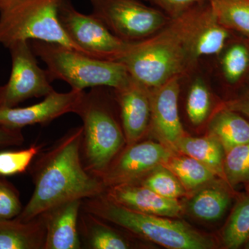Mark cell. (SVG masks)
<instances>
[{
    "label": "cell",
    "mask_w": 249,
    "mask_h": 249,
    "mask_svg": "<svg viewBox=\"0 0 249 249\" xmlns=\"http://www.w3.org/2000/svg\"><path fill=\"white\" fill-rule=\"evenodd\" d=\"M83 126L70 129L40 152L30 168L34 193L18 220L28 222L67 201L102 195L106 188L87 171L81 158Z\"/></svg>",
    "instance_id": "obj_1"
},
{
    "label": "cell",
    "mask_w": 249,
    "mask_h": 249,
    "mask_svg": "<svg viewBox=\"0 0 249 249\" xmlns=\"http://www.w3.org/2000/svg\"><path fill=\"white\" fill-rule=\"evenodd\" d=\"M202 4L170 18L155 35L129 42L117 62L124 65L132 78L150 89L174 77H182L196 63L192 42Z\"/></svg>",
    "instance_id": "obj_2"
},
{
    "label": "cell",
    "mask_w": 249,
    "mask_h": 249,
    "mask_svg": "<svg viewBox=\"0 0 249 249\" xmlns=\"http://www.w3.org/2000/svg\"><path fill=\"white\" fill-rule=\"evenodd\" d=\"M82 209L124 230L171 249H211L214 241L186 223L142 213L124 207L104 194L83 199Z\"/></svg>",
    "instance_id": "obj_3"
},
{
    "label": "cell",
    "mask_w": 249,
    "mask_h": 249,
    "mask_svg": "<svg viewBox=\"0 0 249 249\" xmlns=\"http://www.w3.org/2000/svg\"><path fill=\"white\" fill-rule=\"evenodd\" d=\"M36 57L45 62L51 81L62 80L71 89L106 87L113 89L124 86L130 75L121 62L92 58L59 44L30 41Z\"/></svg>",
    "instance_id": "obj_4"
},
{
    "label": "cell",
    "mask_w": 249,
    "mask_h": 249,
    "mask_svg": "<svg viewBox=\"0 0 249 249\" xmlns=\"http://www.w3.org/2000/svg\"><path fill=\"white\" fill-rule=\"evenodd\" d=\"M106 88H93L89 92L85 91L75 113L83 122V165L98 179L126 145L122 124L106 103Z\"/></svg>",
    "instance_id": "obj_5"
},
{
    "label": "cell",
    "mask_w": 249,
    "mask_h": 249,
    "mask_svg": "<svg viewBox=\"0 0 249 249\" xmlns=\"http://www.w3.org/2000/svg\"><path fill=\"white\" fill-rule=\"evenodd\" d=\"M62 0H11L0 10V44L40 40L84 53L68 37L58 19ZM85 54V53H84Z\"/></svg>",
    "instance_id": "obj_6"
},
{
    "label": "cell",
    "mask_w": 249,
    "mask_h": 249,
    "mask_svg": "<svg viewBox=\"0 0 249 249\" xmlns=\"http://www.w3.org/2000/svg\"><path fill=\"white\" fill-rule=\"evenodd\" d=\"M92 14L116 36L137 42L155 35L170 18L141 0H89Z\"/></svg>",
    "instance_id": "obj_7"
},
{
    "label": "cell",
    "mask_w": 249,
    "mask_h": 249,
    "mask_svg": "<svg viewBox=\"0 0 249 249\" xmlns=\"http://www.w3.org/2000/svg\"><path fill=\"white\" fill-rule=\"evenodd\" d=\"M58 19L73 43L92 58L118 61L128 47L129 42L114 35L92 14L85 15L77 11L71 0H62Z\"/></svg>",
    "instance_id": "obj_8"
},
{
    "label": "cell",
    "mask_w": 249,
    "mask_h": 249,
    "mask_svg": "<svg viewBox=\"0 0 249 249\" xmlns=\"http://www.w3.org/2000/svg\"><path fill=\"white\" fill-rule=\"evenodd\" d=\"M12 68L7 83L0 86V108L18 107L34 98L54 91L47 70L39 66L29 41H18L8 47Z\"/></svg>",
    "instance_id": "obj_9"
},
{
    "label": "cell",
    "mask_w": 249,
    "mask_h": 249,
    "mask_svg": "<svg viewBox=\"0 0 249 249\" xmlns=\"http://www.w3.org/2000/svg\"><path fill=\"white\" fill-rule=\"evenodd\" d=\"M174 151L162 142H139L125 145L99 178L105 188L138 182L152 170L164 165Z\"/></svg>",
    "instance_id": "obj_10"
},
{
    "label": "cell",
    "mask_w": 249,
    "mask_h": 249,
    "mask_svg": "<svg viewBox=\"0 0 249 249\" xmlns=\"http://www.w3.org/2000/svg\"><path fill=\"white\" fill-rule=\"evenodd\" d=\"M85 91L71 89L66 93L54 90L43 101L25 107L0 108V124L21 129L34 124H47L60 116L76 113Z\"/></svg>",
    "instance_id": "obj_11"
},
{
    "label": "cell",
    "mask_w": 249,
    "mask_h": 249,
    "mask_svg": "<svg viewBox=\"0 0 249 249\" xmlns=\"http://www.w3.org/2000/svg\"><path fill=\"white\" fill-rule=\"evenodd\" d=\"M181 78L174 77L160 86L150 89V127L162 143L172 150L177 142L186 135L178 114Z\"/></svg>",
    "instance_id": "obj_12"
},
{
    "label": "cell",
    "mask_w": 249,
    "mask_h": 249,
    "mask_svg": "<svg viewBox=\"0 0 249 249\" xmlns=\"http://www.w3.org/2000/svg\"><path fill=\"white\" fill-rule=\"evenodd\" d=\"M114 90L119 105L126 145L140 142L150 127L151 117L150 88L131 76L124 86Z\"/></svg>",
    "instance_id": "obj_13"
},
{
    "label": "cell",
    "mask_w": 249,
    "mask_h": 249,
    "mask_svg": "<svg viewBox=\"0 0 249 249\" xmlns=\"http://www.w3.org/2000/svg\"><path fill=\"white\" fill-rule=\"evenodd\" d=\"M117 204L142 213L170 218L179 217L182 205L168 199L139 183H124L106 188L103 193Z\"/></svg>",
    "instance_id": "obj_14"
},
{
    "label": "cell",
    "mask_w": 249,
    "mask_h": 249,
    "mask_svg": "<svg viewBox=\"0 0 249 249\" xmlns=\"http://www.w3.org/2000/svg\"><path fill=\"white\" fill-rule=\"evenodd\" d=\"M83 200L59 204L41 214L46 228L44 249H80L78 218Z\"/></svg>",
    "instance_id": "obj_15"
},
{
    "label": "cell",
    "mask_w": 249,
    "mask_h": 249,
    "mask_svg": "<svg viewBox=\"0 0 249 249\" xmlns=\"http://www.w3.org/2000/svg\"><path fill=\"white\" fill-rule=\"evenodd\" d=\"M229 37V30L217 20L209 0L205 1L192 42L193 58L197 62L201 57L221 53Z\"/></svg>",
    "instance_id": "obj_16"
},
{
    "label": "cell",
    "mask_w": 249,
    "mask_h": 249,
    "mask_svg": "<svg viewBox=\"0 0 249 249\" xmlns=\"http://www.w3.org/2000/svg\"><path fill=\"white\" fill-rule=\"evenodd\" d=\"M45 239L41 214L28 222L0 219V249H44Z\"/></svg>",
    "instance_id": "obj_17"
},
{
    "label": "cell",
    "mask_w": 249,
    "mask_h": 249,
    "mask_svg": "<svg viewBox=\"0 0 249 249\" xmlns=\"http://www.w3.org/2000/svg\"><path fill=\"white\" fill-rule=\"evenodd\" d=\"M78 231L82 247L90 249H128L130 241L105 223L104 219L81 208Z\"/></svg>",
    "instance_id": "obj_18"
},
{
    "label": "cell",
    "mask_w": 249,
    "mask_h": 249,
    "mask_svg": "<svg viewBox=\"0 0 249 249\" xmlns=\"http://www.w3.org/2000/svg\"><path fill=\"white\" fill-rule=\"evenodd\" d=\"M231 200L227 187L213 181L199 188L189 201L188 209L198 219L214 222L224 215Z\"/></svg>",
    "instance_id": "obj_19"
},
{
    "label": "cell",
    "mask_w": 249,
    "mask_h": 249,
    "mask_svg": "<svg viewBox=\"0 0 249 249\" xmlns=\"http://www.w3.org/2000/svg\"><path fill=\"white\" fill-rule=\"evenodd\" d=\"M209 133L222 144L226 154L232 147L249 142V123L223 106L210 121Z\"/></svg>",
    "instance_id": "obj_20"
},
{
    "label": "cell",
    "mask_w": 249,
    "mask_h": 249,
    "mask_svg": "<svg viewBox=\"0 0 249 249\" xmlns=\"http://www.w3.org/2000/svg\"><path fill=\"white\" fill-rule=\"evenodd\" d=\"M173 150L199 160L224 181L225 151L222 144L213 136L192 137L185 135L177 142Z\"/></svg>",
    "instance_id": "obj_21"
},
{
    "label": "cell",
    "mask_w": 249,
    "mask_h": 249,
    "mask_svg": "<svg viewBox=\"0 0 249 249\" xmlns=\"http://www.w3.org/2000/svg\"><path fill=\"white\" fill-rule=\"evenodd\" d=\"M164 165L178 177L187 191L199 189L214 181L217 176L199 160L185 155L174 154Z\"/></svg>",
    "instance_id": "obj_22"
},
{
    "label": "cell",
    "mask_w": 249,
    "mask_h": 249,
    "mask_svg": "<svg viewBox=\"0 0 249 249\" xmlns=\"http://www.w3.org/2000/svg\"><path fill=\"white\" fill-rule=\"evenodd\" d=\"M217 20L228 30L240 32L249 41V0H209Z\"/></svg>",
    "instance_id": "obj_23"
},
{
    "label": "cell",
    "mask_w": 249,
    "mask_h": 249,
    "mask_svg": "<svg viewBox=\"0 0 249 249\" xmlns=\"http://www.w3.org/2000/svg\"><path fill=\"white\" fill-rule=\"evenodd\" d=\"M227 249H237L249 240V196L241 199L234 208L222 235Z\"/></svg>",
    "instance_id": "obj_24"
},
{
    "label": "cell",
    "mask_w": 249,
    "mask_h": 249,
    "mask_svg": "<svg viewBox=\"0 0 249 249\" xmlns=\"http://www.w3.org/2000/svg\"><path fill=\"white\" fill-rule=\"evenodd\" d=\"M142 179L141 185L168 199H178L187 193L178 177L165 165L155 168Z\"/></svg>",
    "instance_id": "obj_25"
},
{
    "label": "cell",
    "mask_w": 249,
    "mask_h": 249,
    "mask_svg": "<svg viewBox=\"0 0 249 249\" xmlns=\"http://www.w3.org/2000/svg\"><path fill=\"white\" fill-rule=\"evenodd\" d=\"M224 181L231 188L249 182V142L232 147L225 154Z\"/></svg>",
    "instance_id": "obj_26"
},
{
    "label": "cell",
    "mask_w": 249,
    "mask_h": 249,
    "mask_svg": "<svg viewBox=\"0 0 249 249\" xmlns=\"http://www.w3.org/2000/svg\"><path fill=\"white\" fill-rule=\"evenodd\" d=\"M211 107V93L200 78L193 82L187 96L186 111L193 125H200L207 119Z\"/></svg>",
    "instance_id": "obj_27"
},
{
    "label": "cell",
    "mask_w": 249,
    "mask_h": 249,
    "mask_svg": "<svg viewBox=\"0 0 249 249\" xmlns=\"http://www.w3.org/2000/svg\"><path fill=\"white\" fill-rule=\"evenodd\" d=\"M42 150V145L33 144L28 148L0 151V176L10 177L25 173Z\"/></svg>",
    "instance_id": "obj_28"
},
{
    "label": "cell",
    "mask_w": 249,
    "mask_h": 249,
    "mask_svg": "<svg viewBox=\"0 0 249 249\" xmlns=\"http://www.w3.org/2000/svg\"><path fill=\"white\" fill-rule=\"evenodd\" d=\"M223 73L229 83H237L249 68V49L242 44L232 45L222 60Z\"/></svg>",
    "instance_id": "obj_29"
},
{
    "label": "cell",
    "mask_w": 249,
    "mask_h": 249,
    "mask_svg": "<svg viewBox=\"0 0 249 249\" xmlns=\"http://www.w3.org/2000/svg\"><path fill=\"white\" fill-rule=\"evenodd\" d=\"M23 208L17 188L5 177L0 176V219L17 217Z\"/></svg>",
    "instance_id": "obj_30"
},
{
    "label": "cell",
    "mask_w": 249,
    "mask_h": 249,
    "mask_svg": "<svg viewBox=\"0 0 249 249\" xmlns=\"http://www.w3.org/2000/svg\"><path fill=\"white\" fill-rule=\"evenodd\" d=\"M158 6L170 18L178 17L207 0H148Z\"/></svg>",
    "instance_id": "obj_31"
},
{
    "label": "cell",
    "mask_w": 249,
    "mask_h": 249,
    "mask_svg": "<svg viewBox=\"0 0 249 249\" xmlns=\"http://www.w3.org/2000/svg\"><path fill=\"white\" fill-rule=\"evenodd\" d=\"M24 142L22 129L10 128L0 124V147L21 146Z\"/></svg>",
    "instance_id": "obj_32"
},
{
    "label": "cell",
    "mask_w": 249,
    "mask_h": 249,
    "mask_svg": "<svg viewBox=\"0 0 249 249\" xmlns=\"http://www.w3.org/2000/svg\"><path fill=\"white\" fill-rule=\"evenodd\" d=\"M224 107L237 113H242L249 117V92L225 103Z\"/></svg>",
    "instance_id": "obj_33"
},
{
    "label": "cell",
    "mask_w": 249,
    "mask_h": 249,
    "mask_svg": "<svg viewBox=\"0 0 249 249\" xmlns=\"http://www.w3.org/2000/svg\"><path fill=\"white\" fill-rule=\"evenodd\" d=\"M11 1V0H0V10L2 9Z\"/></svg>",
    "instance_id": "obj_34"
},
{
    "label": "cell",
    "mask_w": 249,
    "mask_h": 249,
    "mask_svg": "<svg viewBox=\"0 0 249 249\" xmlns=\"http://www.w3.org/2000/svg\"><path fill=\"white\" fill-rule=\"evenodd\" d=\"M245 248L247 249H249V240H248V242H247V243L245 244Z\"/></svg>",
    "instance_id": "obj_35"
},
{
    "label": "cell",
    "mask_w": 249,
    "mask_h": 249,
    "mask_svg": "<svg viewBox=\"0 0 249 249\" xmlns=\"http://www.w3.org/2000/svg\"></svg>",
    "instance_id": "obj_36"
}]
</instances>
